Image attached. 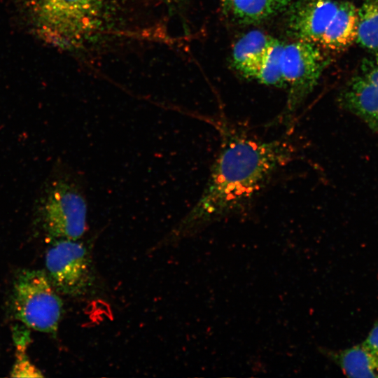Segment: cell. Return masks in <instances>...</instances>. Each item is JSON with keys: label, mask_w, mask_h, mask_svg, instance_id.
<instances>
[{"label": "cell", "mask_w": 378, "mask_h": 378, "mask_svg": "<svg viewBox=\"0 0 378 378\" xmlns=\"http://www.w3.org/2000/svg\"><path fill=\"white\" fill-rule=\"evenodd\" d=\"M284 45L276 39L262 59L244 71L241 74V76L265 85L286 88L281 69V56Z\"/></svg>", "instance_id": "cell-12"}, {"label": "cell", "mask_w": 378, "mask_h": 378, "mask_svg": "<svg viewBox=\"0 0 378 378\" xmlns=\"http://www.w3.org/2000/svg\"><path fill=\"white\" fill-rule=\"evenodd\" d=\"M337 101L378 133V57L365 59L340 91Z\"/></svg>", "instance_id": "cell-7"}, {"label": "cell", "mask_w": 378, "mask_h": 378, "mask_svg": "<svg viewBox=\"0 0 378 378\" xmlns=\"http://www.w3.org/2000/svg\"><path fill=\"white\" fill-rule=\"evenodd\" d=\"M318 45L297 40L284 44L281 56V69L288 91L286 108L281 115L290 123L295 113L312 92L330 58Z\"/></svg>", "instance_id": "cell-5"}, {"label": "cell", "mask_w": 378, "mask_h": 378, "mask_svg": "<svg viewBox=\"0 0 378 378\" xmlns=\"http://www.w3.org/2000/svg\"><path fill=\"white\" fill-rule=\"evenodd\" d=\"M363 344L372 352L378 356V323L370 330Z\"/></svg>", "instance_id": "cell-16"}, {"label": "cell", "mask_w": 378, "mask_h": 378, "mask_svg": "<svg viewBox=\"0 0 378 378\" xmlns=\"http://www.w3.org/2000/svg\"><path fill=\"white\" fill-rule=\"evenodd\" d=\"M12 302L14 316L27 327L56 334L63 303L46 272H20L14 281Z\"/></svg>", "instance_id": "cell-4"}, {"label": "cell", "mask_w": 378, "mask_h": 378, "mask_svg": "<svg viewBox=\"0 0 378 378\" xmlns=\"http://www.w3.org/2000/svg\"><path fill=\"white\" fill-rule=\"evenodd\" d=\"M234 0H220L221 5L224 11L230 13Z\"/></svg>", "instance_id": "cell-17"}, {"label": "cell", "mask_w": 378, "mask_h": 378, "mask_svg": "<svg viewBox=\"0 0 378 378\" xmlns=\"http://www.w3.org/2000/svg\"><path fill=\"white\" fill-rule=\"evenodd\" d=\"M18 18L34 36L66 49L85 44L104 23L103 0H13Z\"/></svg>", "instance_id": "cell-2"}, {"label": "cell", "mask_w": 378, "mask_h": 378, "mask_svg": "<svg viewBox=\"0 0 378 378\" xmlns=\"http://www.w3.org/2000/svg\"><path fill=\"white\" fill-rule=\"evenodd\" d=\"M46 274L57 293L71 297L89 293L95 285L92 259L79 239H54L46 255Z\"/></svg>", "instance_id": "cell-6"}, {"label": "cell", "mask_w": 378, "mask_h": 378, "mask_svg": "<svg viewBox=\"0 0 378 378\" xmlns=\"http://www.w3.org/2000/svg\"><path fill=\"white\" fill-rule=\"evenodd\" d=\"M36 204L43 227L50 238L77 240L86 232V199L78 182L67 173L46 183Z\"/></svg>", "instance_id": "cell-3"}, {"label": "cell", "mask_w": 378, "mask_h": 378, "mask_svg": "<svg viewBox=\"0 0 378 378\" xmlns=\"http://www.w3.org/2000/svg\"><path fill=\"white\" fill-rule=\"evenodd\" d=\"M356 41L378 57V0H363L358 8Z\"/></svg>", "instance_id": "cell-14"}, {"label": "cell", "mask_w": 378, "mask_h": 378, "mask_svg": "<svg viewBox=\"0 0 378 378\" xmlns=\"http://www.w3.org/2000/svg\"><path fill=\"white\" fill-rule=\"evenodd\" d=\"M349 377H378V356L363 343L340 351L320 349Z\"/></svg>", "instance_id": "cell-10"}, {"label": "cell", "mask_w": 378, "mask_h": 378, "mask_svg": "<svg viewBox=\"0 0 378 378\" xmlns=\"http://www.w3.org/2000/svg\"><path fill=\"white\" fill-rule=\"evenodd\" d=\"M20 354H18V359L13 366L11 377H43L41 372L27 358L24 350V346H21Z\"/></svg>", "instance_id": "cell-15"}, {"label": "cell", "mask_w": 378, "mask_h": 378, "mask_svg": "<svg viewBox=\"0 0 378 378\" xmlns=\"http://www.w3.org/2000/svg\"><path fill=\"white\" fill-rule=\"evenodd\" d=\"M218 127L221 144L202 194L162 244L179 241L245 210L294 156V147L286 139H260L224 122Z\"/></svg>", "instance_id": "cell-1"}, {"label": "cell", "mask_w": 378, "mask_h": 378, "mask_svg": "<svg viewBox=\"0 0 378 378\" xmlns=\"http://www.w3.org/2000/svg\"><path fill=\"white\" fill-rule=\"evenodd\" d=\"M340 1L300 0L290 10L287 26L296 40L318 43L334 18Z\"/></svg>", "instance_id": "cell-8"}, {"label": "cell", "mask_w": 378, "mask_h": 378, "mask_svg": "<svg viewBox=\"0 0 378 378\" xmlns=\"http://www.w3.org/2000/svg\"><path fill=\"white\" fill-rule=\"evenodd\" d=\"M358 8L349 1H340L338 10L323 35L318 46L324 50L341 51L356 41Z\"/></svg>", "instance_id": "cell-9"}, {"label": "cell", "mask_w": 378, "mask_h": 378, "mask_svg": "<svg viewBox=\"0 0 378 378\" xmlns=\"http://www.w3.org/2000/svg\"><path fill=\"white\" fill-rule=\"evenodd\" d=\"M295 1L234 0L230 13L240 23H258L282 12Z\"/></svg>", "instance_id": "cell-13"}, {"label": "cell", "mask_w": 378, "mask_h": 378, "mask_svg": "<svg viewBox=\"0 0 378 378\" xmlns=\"http://www.w3.org/2000/svg\"><path fill=\"white\" fill-rule=\"evenodd\" d=\"M276 38L260 30L242 36L232 48V62L240 74L262 59Z\"/></svg>", "instance_id": "cell-11"}]
</instances>
